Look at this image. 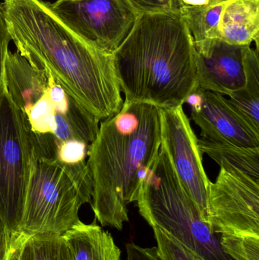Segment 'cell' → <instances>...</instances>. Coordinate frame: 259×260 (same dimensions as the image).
Returning <instances> with one entry per match:
<instances>
[{"label": "cell", "mask_w": 259, "mask_h": 260, "mask_svg": "<svg viewBox=\"0 0 259 260\" xmlns=\"http://www.w3.org/2000/svg\"><path fill=\"white\" fill-rule=\"evenodd\" d=\"M2 5L17 52L32 67L51 74L98 120L120 111L114 53L75 33L44 0H3Z\"/></svg>", "instance_id": "cell-1"}, {"label": "cell", "mask_w": 259, "mask_h": 260, "mask_svg": "<svg viewBox=\"0 0 259 260\" xmlns=\"http://www.w3.org/2000/svg\"><path fill=\"white\" fill-rule=\"evenodd\" d=\"M114 59L126 103L171 109L197 89L194 41L179 10L138 15Z\"/></svg>", "instance_id": "cell-2"}, {"label": "cell", "mask_w": 259, "mask_h": 260, "mask_svg": "<svg viewBox=\"0 0 259 260\" xmlns=\"http://www.w3.org/2000/svg\"><path fill=\"white\" fill-rule=\"evenodd\" d=\"M161 145V109L123 102L103 120L87 160L93 184L91 205L103 226L121 231L129 221L128 206L136 201L141 180Z\"/></svg>", "instance_id": "cell-3"}, {"label": "cell", "mask_w": 259, "mask_h": 260, "mask_svg": "<svg viewBox=\"0 0 259 260\" xmlns=\"http://www.w3.org/2000/svg\"><path fill=\"white\" fill-rule=\"evenodd\" d=\"M3 74L35 155L56 158L59 145L69 139L89 145L94 142L100 120L81 106L51 74L9 50Z\"/></svg>", "instance_id": "cell-4"}, {"label": "cell", "mask_w": 259, "mask_h": 260, "mask_svg": "<svg viewBox=\"0 0 259 260\" xmlns=\"http://www.w3.org/2000/svg\"><path fill=\"white\" fill-rule=\"evenodd\" d=\"M135 202L150 227L161 228L205 259L231 260L202 220L162 145L141 180Z\"/></svg>", "instance_id": "cell-5"}, {"label": "cell", "mask_w": 259, "mask_h": 260, "mask_svg": "<svg viewBox=\"0 0 259 260\" xmlns=\"http://www.w3.org/2000/svg\"><path fill=\"white\" fill-rule=\"evenodd\" d=\"M92 193L87 161L66 165L33 153L19 232L26 235H63L81 222L79 209L91 203Z\"/></svg>", "instance_id": "cell-6"}, {"label": "cell", "mask_w": 259, "mask_h": 260, "mask_svg": "<svg viewBox=\"0 0 259 260\" xmlns=\"http://www.w3.org/2000/svg\"><path fill=\"white\" fill-rule=\"evenodd\" d=\"M32 147L21 113L0 83V221L11 235L20 232L32 164Z\"/></svg>", "instance_id": "cell-7"}, {"label": "cell", "mask_w": 259, "mask_h": 260, "mask_svg": "<svg viewBox=\"0 0 259 260\" xmlns=\"http://www.w3.org/2000/svg\"><path fill=\"white\" fill-rule=\"evenodd\" d=\"M208 210L215 235L259 237V182L220 168L208 186Z\"/></svg>", "instance_id": "cell-8"}, {"label": "cell", "mask_w": 259, "mask_h": 260, "mask_svg": "<svg viewBox=\"0 0 259 260\" xmlns=\"http://www.w3.org/2000/svg\"><path fill=\"white\" fill-rule=\"evenodd\" d=\"M50 6L75 33L110 53L121 44L138 16L123 0H57Z\"/></svg>", "instance_id": "cell-9"}, {"label": "cell", "mask_w": 259, "mask_h": 260, "mask_svg": "<svg viewBox=\"0 0 259 260\" xmlns=\"http://www.w3.org/2000/svg\"><path fill=\"white\" fill-rule=\"evenodd\" d=\"M161 145L164 147L182 186L210 226L208 191L210 181L202 163L199 139L182 106L161 109ZM211 227V226H210Z\"/></svg>", "instance_id": "cell-10"}, {"label": "cell", "mask_w": 259, "mask_h": 260, "mask_svg": "<svg viewBox=\"0 0 259 260\" xmlns=\"http://www.w3.org/2000/svg\"><path fill=\"white\" fill-rule=\"evenodd\" d=\"M202 138L249 148H259V132L254 129L218 93L197 88L186 100Z\"/></svg>", "instance_id": "cell-11"}, {"label": "cell", "mask_w": 259, "mask_h": 260, "mask_svg": "<svg viewBox=\"0 0 259 260\" xmlns=\"http://www.w3.org/2000/svg\"><path fill=\"white\" fill-rule=\"evenodd\" d=\"M195 44L198 88L229 95L245 85L243 56L247 45L220 39Z\"/></svg>", "instance_id": "cell-12"}, {"label": "cell", "mask_w": 259, "mask_h": 260, "mask_svg": "<svg viewBox=\"0 0 259 260\" xmlns=\"http://www.w3.org/2000/svg\"><path fill=\"white\" fill-rule=\"evenodd\" d=\"M220 39L237 45H258L259 0H225L218 24Z\"/></svg>", "instance_id": "cell-13"}, {"label": "cell", "mask_w": 259, "mask_h": 260, "mask_svg": "<svg viewBox=\"0 0 259 260\" xmlns=\"http://www.w3.org/2000/svg\"><path fill=\"white\" fill-rule=\"evenodd\" d=\"M81 221L62 235L73 260H121V250L109 232L96 223Z\"/></svg>", "instance_id": "cell-14"}, {"label": "cell", "mask_w": 259, "mask_h": 260, "mask_svg": "<svg viewBox=\"0 0 259 260\" xmlns=\"http://www.w3.org/2000/svg\"><path fill=\"white\" fill-rule=\"evenodd\" d=\"M201 151L215 160L220 168L247 176L259 182V148L199 139Z\"/></svg>", "instance_id": "cell-15"}, {"label": "cell", "mask_w": 259, "mask_h": 260, "mask_svg": "<svg viewBox=\"0 0 259 260\" xmlns=\"http://www.w3.org/2000/svg\"><path fill=\"white\" fill-rule=\"evenodd\" d=\"M225 0L205 6H182L179 12L185 21L194 44L220 39L218 24Z\"/></svg>", "instance_id": "cell-16"}, {"label": "cell", "mask_w": 259, "mask_h": 260, "mask_svg": "<svg viewBox=\"0 0 259 260\" xmlns=\"http://www.w3.org/2000/svg\"><path fill=\"white\" fill-rule=\"evenodd\" d=\"M21 260H73L62 235H27L22 246Z\"/></svg>", "instance_id": "cell-17"}, {"label": "cell", "mask_w": 259, "mask_h": 260, "mask_svg": "<svg viewBox=\"0 0 259 260\" xmlns=\"http://www.w3.org/2000/svg\"><path fill=\"white\" fill-rule=\"evenodd\" d=\"M157 250L163 260H206L158 226H152Z\"/></svg>", "instance_id": "cell-18"}, {"label": "cell", "mask_w": 259, "mask_h": 260, "mask_svg": "<svg viewBox=\"0 0 259 260\" xmlns=\"http://www.w3.org/2000/svg\"><path fill=\"white\" fill-rule=\"evenodd\" d=\"M223 251L231 260H259V237L220 235Z\"/></svg>", "instance_id": "cell-19"}, {"label": "cell", "mask_w": 259, "mask_h": 260, "mask_svg": "<svg viewBox=\"0 0 259 260\" xmlns=\"http://www.w3.org/2000/svg\"><path fill=\"white\" fill-rule=\"evenodd\" d=\"M89 145L77 139L65 141L58 147L56 159L66 165H78L86 161Z\"/></svg>", "instance_id": "cell-20"}, {"label": "cell", "mask_w": 259, "mask_h": 260, "mask_svg": "<svg viewBox=\"0 0 259 260\" xmlns=\"http://www.w3.org/2000/svg\"><path fill=\"white\" fill-rule=\"evenodd\" d=\"M137 15L179 10V0H123Z\"/></svg>", "instance_id": "cell-21"}, {"label": "cell", "mask_w": 259, "mask_h": 260, "mask_svg": "<svg viewBox=\"0 0 259 260\" xmlns=\"http://www.w3.org/2000/svg\"><path fill=\"white\" fill-rule=\"evenodd\" d=\"M127 260H163L156 247H142L134 243L126 244Z\"/></svg>", "instance_id": "cell-22"}, {"label": "cell", "mask_w": 259, "mask_h": 260, "mask_svg": "<svg viewBox=\"0 0 259 260\" xmlns=\"http://www.w3.org/2000/svg\"><path fill=\"white\" fill-rule=\"evenodd\" d=\"M12 41L5 18L3 5L0 3V83L4 70L5 58L9 50V42Z\"/></svg>", "instance_id": "cell-23"}, {"label": "cell", "mask_w": 259, "mask_h": 260, "mask_svg": "<svg viewBox=\"0 0 259 260\" xmlns=\"http://www.w3.org/2000/svg\"><path fill=\"white\" fill-rule=\"evenodd\" d=\"M27 235L21 232L11 235L10 245L6 260H21L22 246Z\"/></svg>", "instance_id": "cell-24"}, {"label": "cell", "mask_w": 259, "mask_h": 260, "mask_svg": "<svg viewBox=\"0 0 259 260\" xmlns=\"http://www.w3.org/2000/svg\"><path fill=\"white\" fill-rule=\"evenodd\" d=\"M10 241V234L0 221V260L7 259Z\"/></svg>", "instance_id": "cell-25"}, {"label": "cell", "mask_w": 259, "mask_h": 260, "mask_svg": "<svg viewBox=\"0 0 259 260\" xmlns=\"http://www.w3.org/2000/svg\"><path fill=\"white\" fill-rule=\"evenodd\" d=\"M182 6H205L215 4L222 0H179Z\"/></svg>", "instance_id": "cell-26"}]
</instances>
